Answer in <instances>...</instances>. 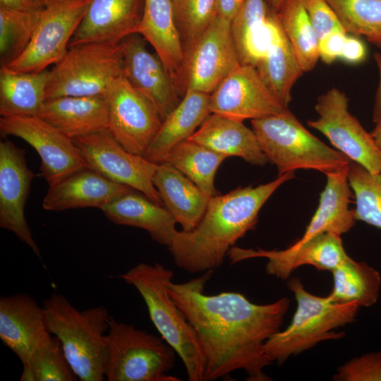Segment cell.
Segmentation results:
<instances>
[{
  "mask_svg": "<svg viewBox=\"0 0 381 381\" xmlns=\"http://www.w3.org/2000/svg\"><path fill=\"white\" fill-rule=\"evenodd\" d=\"M214 270L169 286V294L194 329L201 344L205 368L203 381H214L237 370L248 381H267L264 369L272 364L264 344L279 331L290 301L268 304L250 301L243 294L224 291L207 295L205 287Z\"/></svg>",
  "mask_w": 381,
  "mask_h": 381,
  "instance_id": "1",
  "label": "cell"
},
{
  "mask_svg": "<svg viewBox=\"0 0 381 381\" xmlns=\"http://www.w3.org/2000/svg\"><path fill=\"white\" fill-rule=\"evenodd\" d=\"M294 176V171L288 172L265 184L211 197L198 224L190 231H177L168 247L176 266L190 273L221 266L236 241L255 229L266 201Z\"/></svg>",
  "mask_w": 381,
  "mask_h": 381,
  "instance_id": "2",
  "label": "cell"
},
{
  "mask_svg": "<svg viewBox=\"0 0 381 381\" xmlns=\"http://www.w3.org/2000/svg\"><path fill=\"white\" fill-rule=\"evenodd\" d=\"M173 277L174 272L160 263L140 262L119 277L141 295L152 322L180 356L188 380L203 381L204 353L194 329L169 294Z\"/></svg>",
  "mask_w": 381,
  "mask_h": 381,
  "instance_id": "3",
  "label": "cell"
},
{
  "mask_svg": "<svg viewBox=\"0 0 381 381\" xmlns=\"http://www.w3.org/2000/svg\"><path fill=\"white\" fill-rule=\"evenodd\" d=\"M48 331L62 344L66 356L81 381L105 380V337L110 315L103 306L75 308L61 294L43 302Z\"/></svg>",
  "mask_w": 381,
  "mask_h": 381,
  "instance_id": "4",
  "label": "cell"
},
{
  "mask_svg": "<svg viewBox=\"0 0 381 381\" xmlns=\"http://www.w3.org/2000/svg\"><path fill=\"white\" fill-rule=\"evenodd\" d=\"M288 286L296 300L295 313L289 325L274 333L264 344L267 357L279 364L320 341L343 338L344 332L334 329L354 321L359 308L355 302L337 303L329 295H313L297 277L291 279Z\"/></svg>",
  "mask_w": 381,
  "mask_h": 381,
  "instance_id": "5",
  "label": "cell"
},
{
  "mask_svg": "<svg viewBox=\"0 0 381 381\" xmlns=\"http://www.w3.org/2000/svg\"><path fill=\"white\" fill-rule=\"evenodd\" d=\"M251 126L268 162L277 167L278 176L296 169H313L326 174L351 161L310 133L289 109L251 120Z\"/></svg>",
  "mask_w": 381,
  "mask_h": 381,
  "instance_id": "6",
  "label": "cell"
},
{
  "mask_svg": "<svg viewBox=\"0 0 381 381\" xmlns=\"http://www.w3.org/2000/svg\"><path fill=\"white\" fill-rule=\"evenodd\" d=\"M105 341V380H180L167 374L174 367L176 351L162 337L110 316Z\"/></svg>",
  "mask_w": 381,
  "mask_h": 381,
  "instance_id": "7",
  "label": "cell"
},
{
  "mask_svg": "<svg viewBox=\"0 0 381 381\" xmlns=\"http://www.w3.org/2000/svg\"><path fill=\"white\" fill-rule=\"evenodd\" d=\"M122 75L120 43L90 42L72 46L49 70L46 99L104 95L109 84Z\"/></svg>",
  "mask_w": 381,
  "mask_h": 381,
  "instance_id": "8",
  "label": "cell"
},
{
  "mask_svg": "<svg viewBox=\"0 0 381 381\" xmlns=\"http://www.w3.org/2000/svg\"><path fill=\"white\" fill-rule=\"evenodd\" d=\"M92 0H46L32 39L23 54L8 66L16 72H40L58 62Z\"/></svg>",
  "mask_w": 381,
  "mask_h": 381,
  "instance_id": "9",
  "label": "cell"
},
{
  "mask_svg": "<svg viewBox=\"0 0 381 381\" xmlns=\"http://www.w3.org/2000/svg\"><path fill=\"white\" fill-rule=\"evenodd\" d=\"M241 64L231 22L216 16L209 27L184 51L180 89L211 94Z\"/></svg>",
  "mask_w": 381,
  "mask_h": 381,
  "instance_id": "10",
  "label": "cell"
},
{
  "mask_svg": "<svg viewBox=\"0 0 381 381\" xmlns=\"http://www.w3.org/2000/svg\"><path fill=\"white\" fill-rule=\"evenodd\" d=\"M315 120L308 126L325 135L330 143L372 174L381 171V150L370 133H368L349 110V99L344 92L332 87L317 99Z\"/></svg>",
  "mask_w": 381,
  "mask_h": 381,
  "instance_id": "11",
  "label": "cell"
},
{
  "mask_svg": "<svg viewBox=\"0 0 381 381\" xmlns=\"http://www.w3.org/2000/svg\"><path fill=\"white\" fill-rule=\"evenodd\" d=\"M73 140L90 168L113 182L131 187L164 206L153 183L159 164L126 150L109 130Z\"/></svg>",
  "mask_w": 381,
  "mask_h": 381,
  "instance_id": "12",
  "label": "cell"
},
{
  "mask_svg": "<svg viewBox=\"0 0 381 381\" xmlns=\"http://www.w3.org/2000/svg\"><path fill=\"white\" fill-rule=\"evenodd\" d=\"M0 132L4 138L23 139L36 150L41 175L49 186L89 167L73 139L38 116H1Z\"/></svg>",
  "mask_w": 381,
  "mask_h": 381,
  "instance_id": "13",
  "label": "cell"
},
{
  "mask_svg": "<svg viewBox=\"0 0 381 381\" xmlns=\"http://www.w3.org/2000/svg\"><path fill=\"white\" fill-rule=\"evenodd\" d=\"M104 95L109 131L126 150L143 156L161 127L158 111L123 75L109 84Z\"/></svg>",
  "mask_w": 381,
  "mask_h": 381,
  "instance_id": "14",
  "label": "cell"
},
{
  "mask_svg": "<svg viewBox=\"0 0 381 381\" xmlns=\"http://www.w3.org/2000/svg\"><path fill=\"white\" fill-rule=\"evenodd\" d=\"M210 109L243 121L279 114L288 108L268 88L255 66L240 64L210 95Z\"/></svg>",
  "mask_w": 381,
  "mask_h": 381,
  "instance_id": "15",
  "label": "cell"
},
{
  "mask_svg": "<svg viewBox=\"0 0 381 381\" xmlns=\"http://www.w3.org/2000/svg\"><path fill=\"white\" fill-rule=\"evenodd\" d=\"M341 235L326 232L309 241L283 250L243 248L232 246L227 253L231 264L253 258H265L266 272L282 279H288L302 265H312L319 270L332 272L349 255L343 246Z\"/></svg>",
  "mask_w": 381,
  "mask_h": 381,
  "instance_id": "16",
  "label": "cell"
},
{
  "mask_svg": "<svg viewBox=\"0 0 381 381\" xmlns=\"http://www.w3.org/2000/svg\"><path fill=\"white\" fill-rule=\"evenodd\" d=\"M146 42L143 36L134 34L120 43L123 76L152 103L163 121L183 95L159 57L147 49Z\"/></svg>",
  "mask_w": 381,
  "mask_h": 381,
  "instance_id": "17",
  "label": "cell"
},
{
  "mask_svg": "<svg viewBox=\"0 0 381 381\" xmlns=\"http://www.w3.org/2000/svg\"><path fill=\"white\" fill-rule=\"evenodd\" d=\"M35 174L29 169L25 150L7 139L0 141V226L13 232L41 259L25 215Z\"/></svg>",
  "mask_w": 381,
  "mask_h": 381,
  "instance_id": "18",
  "label": "cell"
},
{
  "mask_svg": "<svg viewBox=\"0 0 381 381\" xmlns=\"http://www.w3.org/2000/svg\"><path fill=\"white\" fill-rule=\"evenodd\" d=\"M144 0H92L69 43L119 44L138 34Z\"/></svg>",
  "mask_w": 381,
  "mask_h": 381,
  "instance_id": "19",
  "label": "cell"
},
{
  "mask_svg": "<svg viewBox=\"0 0 381 381\" xmlns=\"http://www.w3.org/2000/svg\"><path fill=\"white\" fill-rule=\"evenodd\" d=\"M48 332L43 307L32 297L18 293L0 298V339L23 367Z\"/></svg>",
  "mask_w": 381,
  "mask_h": 381,
  "instance_id": "20",
  "label": "cell"
},
{
  "mask_svg": "<svg viewBox=\"0 0 381 381\" xmlns=\"http://www.w3.org/2000/svg\"><path fill=\"white\" fill-rule=\"evenodd\" d=\"M134 190L113 182L90 167L78 170L49 186L42 201L48 211L97 207L100 210L119 196Z\"/></svg>",
  "mask_w": 381,
  "mask_h": 381,
  "instance_id": "21",
  "label": "cell"
},
{
  "mask_svg": "<svg viewBox=\"0 0 381 381\" xmlns=\"http://www.w3.org/2000/svg\"><path fill=\"white\" fill-rule=\"evenodd\" d=\"M37 116L72 139L109 127V107L104 95L48 99Z\"/></svg>",
  "mask_w": 381,
  "mask_h": 381,
  "instance_id": "22",
  "label": "cell"
},
{
  "mask_svg": "<svg viewBox=\"0 0 381 381\" xmlns=\"http://www.w3.org/2000/svg\"><path fill=\"white\" fill-rule=\"evenodd\" d=\"M101 210L110 222L144 229L155 241L167 248L177 231L169 210L135 190L114 199Z\"/></svg>",
  "mask_w": 381,
  "mask_h": 381,
  "instance_id": "23",
  "label": "cell"
},
{
  "mask_svg": "<svg viewBox=\"0 0 381 381\" xmlns=\"http://www.w3.org/2000/svg\"><path fill=\"white\" fill-rule=\"evenodd\" d=\"M229 157H238L255 166L268 160L253 129L243 121L211 113L188 139Z\"/></svg>",
  "mask_w": 381,
  "mask_h": 381,
  "instance_id": "24",
  "label": "cell"
},
{
  "mask_svg": "<svg viewBox=\"0 0 381 381\" xmlns=\"http://www.w3.org/2000/svg\"><path fill=\"white\" fill-rule=\"evenodd\" d=\"M210 114V94L187 90L178 105L162 121L143 157L151 162L162 163L169 152L188 140Z\"/></svg>",
  "mask_w": 381,
  "mask_h": 381,
  "instance_id": "25",
  "label": "cell"
},
{
  "mask_svg": "<svg viewBox=\"0 0 381 381\" xmlns=\"http://www.w3.org/2000/svg\"><path fill=\"white\" fill-rule=\"evenodd\" d=\"M138 34L154 48L181 90L184 51L175 21L172 0H144Z\"/></svg>",
  "mask_w": 381,
  "mask_h": 381,
  "instance_id": "26",
  "label": "cell"
},
{
  "mask_svg": "<svg viewBox=\"0 0 381 381\" xmlns=\"http://www.w3.org/2000/svg\"><path fill=\"white\" fill-rule=\"evenodd\" d=\"M153 183L164 206L181 225L182 231H192L201 220L211 197L167 163L158 164Z\"/></svg>",
  "mask_w": 381,
  "mask_h": 381,
  "instance_id": "27",
  "label": "cell"
},
{
  "mask_svg": "<svg viewBox=\"0 0 381 381\" xmlns=\"http://www.w3.org/2000/svg\"><path fill=\"white\" fill-rule=\"evenodd\" d=\"M276 23L265 0H244L231 22L241 64L255 67L272 42Z\"/></svg>",
  "mask_w": 381,
  "mask_h": 381,
  "instance_id": "28",
  "label": "cell"
},
{
  "mask_svg": "<svg viewBox=\"0 0 381 381\" xmlns=\"http://www.w3.org/2000/svg\"><path fill=\"white\" fill-rule=\"evenodd\" d=\"M49 70L16 72L0 68V114L37 116L46 100Z\"/></svg>",
  "mask_w": 381,
  "mask_h": 381,
  "instance_id": "29",
  "label": "cell"
},
{
  "mask_svg": "<svg viewBox=\"0 0 381 381\" xmlns=\"http://www.w3.org/2000/svg\"><path fill=\"white\" fill-rule=\"evenodd\" d=\"M255 68L268 88L282 105L288 108L291 100V90L304 72L294 56L279 18L272 40Z\"/></svg>",
  "mask_w": 381,
  "mask_h": 381,
  "instance_id": "30",
  "label": "cell"
},
{
  "mask_svg": "<svg viewBox=\"0 0 381 381\" xmlns=\"http://www.w3.org/2000/svg\"><path fill=\"white\" fill-rule=\"evenodd\" d=\"M333 288L329 294L337 303L355 302L359 307L374 305L380 296V272L364 262L349 256L332 272Z\"/></svg>",
  "mask_w": 381,
  "mask_h": 381,
  "instance_id": "31",
  "label": "cell"
},
{
  "mask_svg": "<svg viewBox=\"0 0 381 381\" xmlns=\"http://www.w3.org/2000/svg\"><path fill=\"white\" fill-rule=\"evenodd\" d=\"M226 158L200 143L187 140L175 146L162 163L181 171L202 192L212 197L219 194L214 186V177Z\"/></svg>",
  "mask_w": 381,
  "mask_h": 381,
  "instance_id": "32",
  "label": "cell"
},
{
  "mask_svg": "<svg viewBox=\"0 0 381 381\" xmlns=\"http://www.w3.org/2000/svg\"><path fill=\"white\" fill-rule=\"evenodd\" d=\"M303 72L313 70L319 57L318 39L303 0H289L276 13Z\"/></svg>",
  "mask_w": 381,
  "mask_h": 381,
  "instance_id": "33",
  "label": "cell"
},
{
  "mask_svg": "<svg viewBox=\"0 0 381 381\" xmlns=\"http://www.w3.org/2000/svg\"><path fill=\"white\" fill-rule=\"evenodd\" d=\"M21 381H75L59 339L48 332L39 342L28 364L23 367Z\"/></svg>",
  "mask_w": 381,
  "mask_h": 381,
  "instance_id": "34",
  "label": "cell"
},
{
  "mask_svg": "<svg viewBox=\"0 0 381 381\" xmlns=\"http://www.w3.org/2000/svg\"><path fill=\"white\" fill-rule=\"evenodd\" d=\"M346 32L381 48V0H325Z\"/></svg>",
  "mask_w": 381,
  "mask_h": 381,
  "instance_id": "35",
  "label": "cell"
},
{
  "mask_svg": "<svg viewBox=\"0 0 381 381\" xmlns=\"http://www.w3.org/2000/svg\"><path fill=\"white\" fill-rule=\"evenodd\" d=\"M40 13L0 7V66H8L26 50Z\"/></svg>",
  "mask_w": 381,
  "mask_h": 381,
  "instance_id": "36",
  "label": "cell"
},
{
  "mask_svg": "<svg viewBox=\"0 0 381 381\" xmlns=\"http://www.w3.org/2000/svg\"><path fill=\"white\" fill-rule=\"evenodd\" d=\"M348 181L354 194L356 219L381 229V171L372 174L350 161Z\"/></svg>",
  "mask_w": 381,
  "mask_h": 381,
  "instance_id": "37",
  "label": "cell"
},
{
  "mask_svg": "<svg viewBox=\"0 0 381 381\" xmlns=\"http://www.w3.org/2000/svg\"><path fill=\"white\" fill-rule=\"evenodd\" d=\"M173 6L176 24L185 51L217 16L216 0H175Z\"/></svg>",
  "mask_w": 381,
  "mask_h": 381,
  "instance_id": "38",
  "label": "cell"
},
{
  "mask_svg": "<svg viewBox=\"0 0 381 381\" xmlns=\"http://www.w3.org/2000/svg\"><path fill=\"white\" fill-rule=\"evenodd\" d=\"M338 381H381V351L365 353L349 361L333 376Z\"/></svg>",
  "mask_w": 381,
  "mask_h": 381,
  "instance_id": "39",
  "label": "cell"
},
{
  "mask_svg": "<svg viewBox=\"0 0 381 381\" xmlns=\"http://www.w3.org/2000/svg\"><path fill=\"white\" fill-rule=\"evenodd\" d=\"M318 41L336 30H344L334 10L325 0H303Z\"/></svg>",
  "mask_w": 381,
  "mask_h": 381,
  "instance_id": "40",
  "label": "cell"
},
{
  "mask_svg": "<svg viewBox=\"0 0 381 381\" xmlns=\"http://www.w3.org/2000/svg\"><path fill=\"white\" fill-rule=\"evenodd\" d=\"M344 30L330 32L318 42L320 59L327 64H331L340 59L347 37Z\"/></svg>",
  "mask_w": 381,
  "mask_h": 381,
  "instance_id": "41",
  "label": "cell"
},
{
  "mask_svg": "<svg viewBox=\"0 0 381 381\" xmlns=\"http://www.w3.org/2000/svg\"><path fill=\"white\" fill-rule=\"evenodd\" d=\"M367 51L364 43L355 36L347 35L340 59L348 64H358L365 60Z\"/></svg>",
  "mask_w": 381,
  "mask_h": 381,
  "instance_id": "42",
  "label": "cell"
},
{
  "mask_svg": "<svg viewBox=\"0 0 381 381\" xmlns=\"http://www.w3.org/2000/svg\"><path fill=\"white\" fill-rule=\"evenodd\" d=\"M45 6L46 0H0V7L19 11L40 12Z\"/></svg>",
  "mask_w": 381,
  "mask_h": 381,
  "instance_id": "43",
  "label": "cell"
},
{
  "mask_svg": "<svg viewBox=\"0 0 381 381\" xmlns=\"http://www.w3.org/2000/svg\"><path fill=\"white\" fill-rule=\"evenodd\" d=\"M243 2L244 0H216L217 16L231 22Z\"/></svg>",
  "mask_w": 381,
  "mask_h": 381,
  "instance_id": "44",
  "label": "cell"
},
{
  "mask_svg": "<svg viewBox=\"0 0 381 381\" xmlns=\"http://www.w3.org/2000/svg\"><path fill=\"white\" fill-rule=\"evenodd\" d=\"M374 59L377 64L380 74L379 84L376 91L375 99L373 109V121L374 123H377L381 119V54L377 52L375 53Z\"/></svg>",
  "mask_w": 381,
  "mask_h": 381,
  "instance_id": "45",
  "label": "cell"
},
{
  "mask_svg": "<svg viewBox=\"0 0 381 381\" xmlns=\"http://www.w3.org/2000/svg\"><path fill=\"white\" fill-rule=\"evenodd\" d=\"M289 0H265L270 10L277 13Z\"/></svg>",
  "mask_w": 381,
  "mask_h": 381,
  "instance_id": "46",
  "label": "cell"
},
{
  "mask_svg": "<svg viewBox=\"0 0 381 381\" xmlns=\"http://www.w3.org/2000/svg\"><path fill=\"white\" fill-rule=\"evenodd\" d=\"M375 123L376 125L372 132H370V134L377 145L381 150V119Z\"/></svg>",
  "mask_w": 381,
  "mask_h": 381,
  "instance_id": "47",
  "label": "cell"
},
{
  "mask_svg": "<svg viewBox=\"0 0 381 381\" xmlns=\"http://www.w3.org/2000/svg\"><path fill=\"white\" fill-rule=\"evenodd\" d=\"M175 0H172V2H174Z\"/></svg>",
  "mask_w": 381,
  "mask_h": 381,
  "instance_id": "48",
  "label": "cell"
}]
</instances>
